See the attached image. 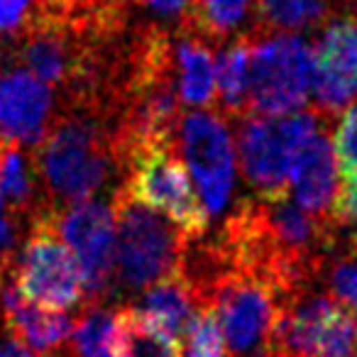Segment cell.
I'll list each match as a JSON object with an SVG mask.
<instances>
[{
  "label": "cell",
  "instance_id": "cell-1",
  "mask_svg": "<svg viewBox=\"0 0 357 357\" xmlns=\"http://www.w3.org/2000/svg\"><path fill=\"white\" fill-rule=\"evenodd\" d=\"M32 157L45 199V218L40 220L89 201L115 174L123 178L125 172L113 125L89 108H59Z\"/></svg>",
  "mask_w": 357,
  "mask_h": 357
},
{
  "label": "cell",
  "instance_id": "cell-2",
  "mask_svg": "<svg viewBox=\"0 0 357 357\" xmlns=\"http://www.w3.org/2000/svg\"><path fill=\"white\" fill-rule=\"evenodd\" d=\"M115 284L125 294H142L181 269L189 238L167 215L135 201L123 186L113 191Z\"/></svg>",
  "mask_w": 357,
  "mask_h": 357
},
{
  "label": "cell",
  "instance_id": "cell-3",
  "mask_svg": "<svg viewBox=\"0 0 357 357\" xmlns=\"http://www.w3.org/2000/svg\"><path fill=\"white\" fill-rule=\"evenodd\" d=\"M333 120L318 110L289 115H245L238 120V159L243 176L257 196L289 194L294 159L301 144Z\"/></svg>",
  "mask_w": 357,
  "mask_h": 357
},
{
  "label": "cell",
  "instance_id": "cell-4",
  "mask_svg": "<svg viewBox=\"0 0 357 357\" xmlns=\"http://www.w3.org/2000/svg\"><path fill=\"white\" fill-rule=\"evenodd\" d=\"M248 115H289L303 110L313 86V47L301 35L252 37Z\"/></svg>",
  "mask_w": 357,
  "mask_h": 357
},
{
  "label": "cell",
  "instance_id": "cell-5",
  "mask_svg": "<svg viewBox=\"0 0 357 357\" xmlns=\"http://www.w3.org/2000/svg\"><path fill=\"white\" fill-rule=\"evenodd\" d=\"M120 186L135 201L167 215L189 240L208 233L211 218L201 204V196H196L191 186L189 169L178 157L176 144H154L132 152L125 164Z\"/></svg>",
  "mask_w": 357,
  "mask_h": 357
},
{
  "label": "cell",
  "instance_id": "cell-6",
  "mask_svg": "<svg viewBox=\"0 0 357 357\" xmlns=\"http://www.w3.org/2000/svg\"><path fill=\"white\" fill-rule=\"evenodd\" d=\"M206 311L223 333L225 357H274L272 333L282 301L272 287L245 272H228L206 294Z\"/></svg>",
  "mask_w": 357,
  "mask_h": 357
},
{
  "label": "cell",
  "instance_id": "cell-7",
  "mask_svg": "<svg viewBox=\"0 0 357 357\" xmlns=\"http://www.w3.org/2000/svg\"><path fill=\"white\" fill-rule=\"evenodd\" d=\"M274 357H357V316L328 291L284 303L272 333Z\"/></svg>",
  "mask_w": 357,
  "mask_h": 357
},
{
  "label": "cell",
  "instance_id": "cell-8",
  "mask_svg": "<svg viewBox=\"0 0 357 357\" xmlns=\"http://www.w3.org/2000/svg\"><path fill=\"white\" fill-rule=\"evenodd\" d=\"M218 110H191L181 113L174 135L178 157L196 178L201 204L208 218L220 215L230 204L235 184V152L233 132Z\"/></svg>",
  "mask_w": 357,
  "mask_h": 357
},
{
  "label": "cell",
  "instance_id": "cell-9",
  "mask_svg": "<svg viewBox=\"0 0 357 357\" xmlns=\"http://www.w3.org/2000/svg\"><path fill=\"white\" fill-rule=\"evenodd\" d=\"M8 277L27 301L42 308L69 311L84 301L79 262L47 220L30 225V235L13 257Z\"/></svg>",
  "mask_w": 357,
  "mask_h": 357
},
{
  "label": "cell",
  "instance_id": "cell-10",
  "mask_svg": "<svg viewBox=\"0 0 357 357\" xmlns=\"http://www.w3.org/2000/svg\"><path fill=\"white\" fill-rule=\"evenodd\" d=\"M47 223L74 252L84 277L86 306H98L115 289V218L105 201H81Z\"/></svg>",
  "mask_w": 357,
  "mask_h": 357
},
{
  "label": "cell",
  "instance_id": "cell-11",
  "mask_svg": "<svg viewBox=\"0 0 357 357\" xmlns=\"http://www.w3.org/2000/svg\"><path fill=\"white\" fill-rule=\"evenodd\" d=\"M56 113L50 86L0 50V144L35 149L47 137Z\"/></svg>",
  "mask_w": 357,
  "mask_h": 357
},
{
  "label": "cell",
  "instance_id": "cell-12",
  "mask_svg": "<svg viewBox=\"0 0 357 357\" xmlns=\"http://www.w3.org/2000/svg\"><path fill=\"white\" fill-rule=\"evenodd\" d=\"M331 128L333 123H323L301 144L289 181L294 189V201L306 213L321 220H335V204L340 194V167L333 149Z\"/></svg>",
  "mask_w": 357,
  "mask_h": 357
},
{
  "label": "cell",
  "instance_id": "cell-13",
  "mask_svg": "<svg viewBox=\"0 0 357 357\" xmlns=\"http://www.w3.org/2000/svg\"><path fill=\"white\" fill-rule=\"evenodd\" d=\"M0 313L6 331L42 357L66 345L74 331V323L64 311H52L27 301L10 282L8 272L0 282Z\"/></svg>",
  "mask_w": 357,
  "mask_h": 357
},
{
  "label": "cell",
  "instance_id": "cell-14",
  "mask_svg": "<svg viewBox=\"0 0 357 357\" xmlns=\"http://www.w3.org/2000/svg\"><path fill=\"white\" fill-rule=\"evenodd\" d=\"M128 308L139 323L181 342V347L199 323L201 313L206 311L181 274H174L149 287L147 291H142L139 301Z\"/></svg>",
  "mask_w": 357,
  "mask_h": 357
},
{
  "label": "cell",
  "instance_id": "cell-15",
  "mask_svg": "<svg viewBox=\"0 0 357 357\" xmlns=\"http://www.w3.org/2000/svg\"><path fill=\"white\" fill-rule=\"evenodd\" d=\"M0 204L17 223L32 225L45 218V199L32 149L20 144L0 147Z\"/></svg>",
  "mask_w": 357,
  "mask_h": 357
},
{
  "label": "cell",
  "instance_id": "cell-16",
  "mask_svg": "<svg viewBox=\"0 0 357 357\" xmlns=\"http://www.w3.org/2000/svg\"><path fill=\"white\" fill-rule=\"evenodd\" d=\"M174 66H176L178 100L189 108H208L215 103V59L211 45L191 32H174Z\"/></svg>",
  "mask_w": 357,
  "mask_h": 357
},
{
  "label": "cell",
  "instance_id": "cell-17",
  "mask_svg": "<svg viewBox=\"0 0 357 357\" xmlns=\"http://www.w3.org/2000/svg\"><path fill=\"white\" fill-rule=\"evenodd\" d=\"M333 13V0H255L252 22L243 35H296L321 27Z\"/></svg>",
  "mask_w": 357,
  "mask_h": 357
},
{
  "label": "cell",
  "instance_id": "cell-18",
  "mask_svg": "<svg viewBox=\"0 0 357 357\" xmlns=\"http://www.w3.org/2000/svg\"><path fill=\"white\" fill-rule=\"evenodd\" d=\"M250 35L228 42L215 61V105L225 120H240L248 115L250 86Z\"/></svg>",
  "mask_w": 357,
  "mask_h": 357
},
{
  "label": "cell",
  "instance_id": "cell-19",
  "mask_svg": "<svg viewBox=\"0 0 357 357\" xmlns=\"http://www.w3.org/2000/svg\"><path fill=\"white\" fill-rule=\"evenodd\" d=\"M252 3L255 0H189V10L178 30L218 47L245 27L252 15Z\"/></svg>",
  "mask_w": 357,
  "mask_h": 357
},
{
  "label": "cell",
  "instance_id": "cell-20",
  "mask_svg": "<svg viewBox=\"0 0 357 357\" xmlns=\"http://www.w3.org/2000/svg\"><path fill=\"white\" fill-rule=\"evenodd\" d=\"M321 282L326 291L335 301H340L347 311L357 316V259L342 252L340 248L326 259L321 272Z\"/></svg>",
  "mask_w": 357,
  "mask_h": 357
},
{
  "label": "cell",
  "instance_id": "cell-21",
  "mask_svg": "<svg viewBox=\"0 0 357 357\" xmlns=\"http://www.w3.org/2000/svg\"><path fill=\"white\" fill-rule=\"evenodd\" d=\"M103 3L118 15L128 17L130 22H135V13H144L149 15V25L167 27V30L174 27L178 30L189 10V0H103Z\"/></svg>",
  "mask_w": 357,
  "mask_h": 357
},
{
  "label": "cell",
  "instance_id": "cell-22",
  "mask_svg": "<svg viewBox=\"0 0 357 357\" xmlns=\"http://www.w3.org/2000/svg\"><path fill=\"white\" fill-rule=\"evenodd\" d=\"M331 139L337 157V167H340V176H357V103L347 105L337 115V125L333 123L331 128Z\"/></svg>",
  "mask_w": 357,
  "mask_h": 357
},
{
  "label": "cell",
  "instance_id": "cell-23",
  "mask_svg": "<svg viewBox=\"0 0 357 357\" xmlns=\"http://www.w3.org/2000/svg\"><path fill=\"white\" fill-rule=\"evenodd\" d=\"M184 357H225L220 326L211 311H204L194 331L184 340Z\"/></svg>",
  "mask_w": 357,
  "mask_h": 357
},
{
  "label": "cell",
  "instance_id": "cell-24",
  "mask_svg": "<svg viewBox=\"0 0 357 357\" xmlns=\"http://www.w3.org/2000/svg\"><path fill=\"white\" fill-rule=\"evenodd\" d=\"M37 13V0H0V35L17 37Z\"/></svg>",
  "mask_w": 357,
  "mask_h": 357
},
{
  "label": "cell",
  "instance_id": "cell-25",
  "mask_svg": "<svg viewBox=\"0 0 357 357\" xmlns=\"http://www.w3.org/2000/svg\"><path fill=\"white\" fill-rule=\"evenodd\" d=\"M17 233H20V223L0 204V272L10 269V262L17 252Z\"/></svg>",
  "mask_w": 357,
  "mask_h": 357
},
{
  "label": "cell",
  "instance_id": "cell-26",
  "mask_svg": "<svg viewBox=\"0 0 357 357\" xmlns=\"http://www.w3.org/2000/svg\"><path fill=\"white\" fill-rule=\"evenodd\" d=\"M96 3L98 0H37V13L61 17V20H76L86 15Z\"/></svg>",
  "mask_w": 357,
  "mask_h": 357
},
{
  "label": "cell",
  "instance_id": "cell-27",
  "mask_svg": "<svg viewBox=\"0 0 357 357\" xmlns=\"http://www.w3.org/2000/svg\"><path fill=\"white\" fill-rule=\"evenodd\" d=\"M335 220L340 225H357V176L342 178L335 204Z\"/></svg>",
  "mask_w": 357,
  "mask_h": 357
},
{
  "label": "cell",
  "instance_id": "cell-28",
  "mask_svg": "<svg viewBox=\"0 0 357 357\" xmlns=\"http://www.w3.org/2000/svg\"><path fill=\"white\" fill-rule=\"evenodd\" d=\"M0 357H37V355L8 333V335L0 337Z\"/></svg>",
  "mask_w": 357,
  "mask_h": 357
},
{
  "label": "cell",
  "instance_id": "cell-29",
  "mask_svg": "<svg viewBox=\"0 0 357 357\" xmlns=\"http://www.w3.org/2000/svg\"><path fill=\"white\" fill-rule=\"evenodd\" d=\"M337 248H340L342 252H347V255H350V257H355V259H357V228L352 230V233H350V238H347L345 243H340V245H337Z\"/></svg>",
  "mask_w": 357,
  "mask_h": 357
},
{
  "label": "cell",
  "instance_id": "cell-30",
  "mask_svg": "<svg viewBox=\"0 0 357 357\" xmlns=\"http://www.w3.org/2000/svg\"><path fill=\"white\" fill-rule=\"evenodd\" d=\"M0 147H3V144H0Z\"/></svg>",
  "mask_w": 357,
  "mask_h": 357
}]
</instances>
